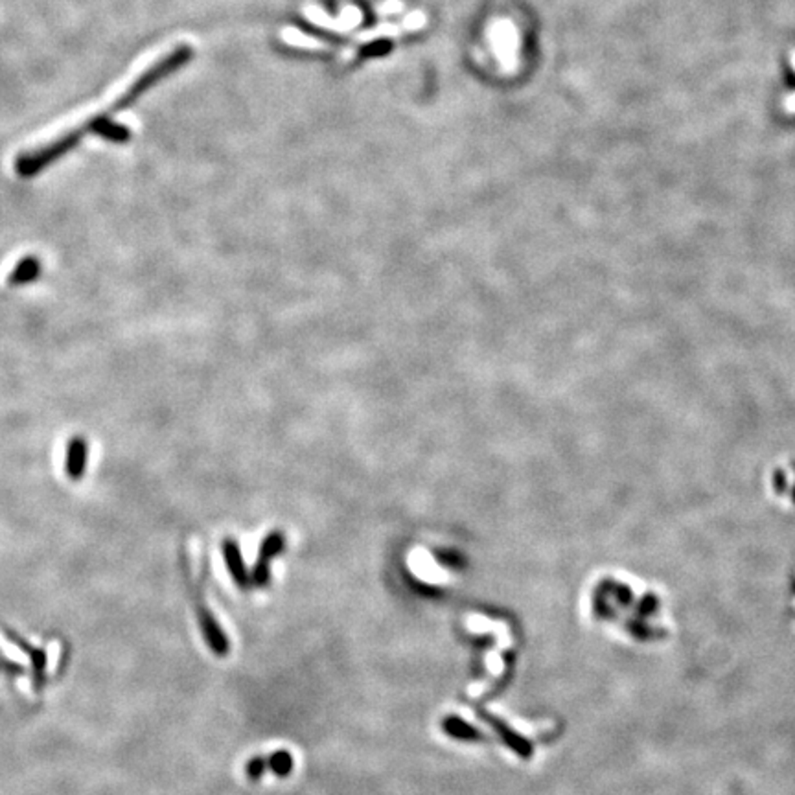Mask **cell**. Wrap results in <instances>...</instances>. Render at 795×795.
Wrapping results in <instances>:
<instances>
[{"label": "cell", "mask_w": 795, "mask_h": 795, "mask_svg": "<svg viewBox=\"0 0 795 795\" xmlns=\"http://www.w3.org/2000/svg\"><path fill=\"white\" fill-rule=\"evenodd\" d=\"M190 55H192V48L186 46V44H179V46H173L171 50H168L164 55H160L159 59L155 61L153 65H149L146 70L140 72V76H138L131 85H127L126 90H124L118 98L113 99L107 109L96 113L90 120H87L85 124H82V126H77L76 129H72V131H68L66 135H63V137H59L57 140H54V142H50L48 146H44V148L37 149V151H32V153L22 155L21 159L17 160V171H19V175L32 177L33 173H37V171L43 170L44 166H48L52 160H55L57 157H61V155H65L68 149L74 148V146L79 142V138H82L85 133L94 129V127L98 126V124H102V122L109 120V116L113 115V113L127 107V105L131 104V102H135L140 94L146 93L151 85L160 82L162 77H166L168 74L177 70V68H181V66L190 59Z\"/></svg>", "instance_id": "obj_1"}, {"label": "cell", "mask_w": 795, "mask_h": 795, "mask_svg": "<svg viewBox=\"0 0 795 795\" xmlns=\"http://www.w3.org/2000/svg\"><path fill=\"white\" fill-rule=\"evenodd\" d=\"M87 457H88V444L87 440L83 437H72L68 440V448H66V475L72 481H79L85 473L87 468Z\"/></svg>", "instance_id": "obj_2"}, {"label": "cell", "mask_w": 795, "mask_h": 795, "mask_svg": "<svg viewBox=\"0 0 795 795\" xmlns=\"http://www.w3.org/2000/svg\"><path fill=\"white\" fill-rule=\"evenodd\" d=\"M199 622H201L204 639L209 641L212 652L218 653V655H227V652H229V639H227L223 630L215 622V619L212 617L209 609H199Z\"/></svg>", "instance_id": "obj_3"}, {"label": "cell", "mask_w": 795, "mask_h": 795, "mask_svg": "<svg viewBox=\"0 0 795 795\" xmlns=\"http://www.w3.org/2000/svg\"><path fill=\"white\" fill-rule=\"evenodd\" d=\"M282 550V536H278V534H271V536L267 537L264 542V547H262V553H260V559L258 564H256V567H254V575H253V580L254 584H258V586H264L265 582H267L269 578V558L273 556V554L280 553Z\"/></svg>", "instance_id": "obj_4"}, {"label": "cell", "mask_w": 795, "mask_h": 795, "mask_svg": "<svg viewBox=\"0 0 795 795\" xmlns=\"http://www.w3.org/2000/svg\"><path fill=\"white\" fill-rule=\"evenodd\" d=\"M39 274H41V262L33 256L22 258L17 267L13 269L8 276V284L10 285H24L30 282H35Z\"/></svg>", "instance_id": "obj_5"}, {"label": "cell", "mask_w": 795, "mask_h": 795, "mask_svg": "<svg viewBox=\"0 0 795 795\" xmlns=\"http://www.w3.org/2000/svg\"><path fill=\"white\" fill-rule=\"evenodd\" d=\"M442 727L453 738H462V740H477V738H481V733L475 727L468 725L464 720L457 718V716H448Z\"/></svg>", "instance_id": "obj_6"}, {"label": "cell", "mask_w": 795, "mask_h": 795, "mask_svg": "<svg viewBox=\"0 0 795 795\" xmlns=\"http://www.w3.org/2000/svg\"><path fill=\"white\" fill-rule=\"evenodd\" d=\"M223 550H225L227 565H229V569H231L232 576L236 578L238 584L245 586V584H247V573H245V567H243V562H242V554H240L238 547L232 542H225V547H223Z\"/></svg>", "instance_id": "obj_7"}, {"label": "cell", "mask_w": 795, "mask_h": 795, "mask_svg": "<svg viewBox=\"0 0 795 795\" xmlns=\"http://www.w3.org/2000/svg\"><path fill=\"white\" fill-rule=\"evenodd\" d=\"M267 768L273 769V774L278 777H287L293 769V757L285 749H280L267 758Z\"/></svg>", "instance_id": "obj_8"}, {"label": "cell", "mask_w": 795, "mask_h": 795, "mask_svg": "<svg viewBox=\"0 0 795 795\" xmlns=\"http://www.w3.org/2000/svg\"><path fill=\"white\" fill-rule=\"evenodd\" d=\"M265 768H267V760H265L264 757H254L247 763V768H245V772H247L249 779L258 780L260 777L264 775Z\"/></svg>", "instance_id": "obj_9"}, {"label": "cell", "mask_w": 795, "mask_h": 795, "mask_svg": "<svg viewBox=\"0 0 795 795\" xmlns=\"http://www.w3.org/2000/svg\"><path fill=\"white\" fill-rule=\"evenodd\" d=\"M792 66H794V68H795V50H794V52H792Z\"/></svg>", "instance_id": "obj_10"}]
</instances>
